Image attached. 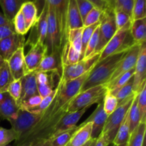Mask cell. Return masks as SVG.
<instances>
[{
  "instance_id": "cell-56",
  "label": "cell",
  "mask_w": 146,
  "mask_h": 146,
  "mask_svg": "<svg viewBox=\"0 0 146 146\" xmlns=\"http://www.w3.org/2000/svg\"><path fill=\"white\" fill-rule=\"evenodd\" d=\"M41 1H44V2H45V0H34V4H36V6H37V4H38V6H39V4H41Z\"/></svg>"
},
{
  "instance_id": "cell-47",
  "label": "cell",
  "mask_w": 146,
  "mask_h": 146,
  "mask_svg": "<svg viewBox=\"0 0 146 146\" xmlns=\"http://www.w3.org/2000/svg\"><path fill=\"white\" fill-rule=\"evenodd\" d=\"M102 11H101L98 9L96 8V7H94L88 12V14H87L86 17L84 19V22H83L84 27H89V26H91L93 24H95L96 23L99 22L101 16H102Z\"/></svg>"
},
{
  "instance_id": "cell-49",
  "label": "cell",
  "mask_w": 146,
  "mask_h": 146,
  "mask_svg": "<svg viewBox=\"0 0 146 146\" xmlns=\"http://www.w3.org/2000/svg\"><path fill=\"white\" fill-rule=\"evenodd\" d=\"M42 101V98L39 95H36L29 98L27 99L26 101H23L19 105L20 109L26 110V111H31L35 109L37 106H39Z\"/></svg>"
},
{
  "instance_id": "cell-51",
  "label": "cell",
  "mask_w": 146,
  "mask_h": 146,
  "mask_svg": "<svg viewBox=\"0 0 146 146\" xmlns=\"http://www.w3.org/2000/svg\"><path fill=\"white\" fill-rule=\"evenodd\" d=\"M76 2L80 15H81L82 21L84 22L85 17L94 7L88 0H76Z\"/></svg>"
},
{
  "instance_id": "cell-45",
  "label": "cell",
  "mask_w": 146,
  "mask_h": 146,
  "mask_svg": "<svg viewBox=\"0 0 146 146\" xmlns=\"http://www.w3.org/2000/svg\"><path fill=\"white\" fill-rule=\"evenodd\" d=\"M146 0H134L131 21L146 17Z\"/></svg>"
},
{
  "instance_id": "cell-6",
  "label": "cell",
  "mask_w": 146,
  "mask_h": 146,
  "mask_svg": "<svg viewBox=\"0 0 146 146\" xmlns=\"http://www.w3.org/2000/svg\"><path fill=\"white\" fill-rule=\"evenodd\" d=\"M89 72L70 81H63L60 78L58 84V92L56 96V101L59 108L68 107L71 100L79 94Z\"/></svg>"
},
{
  "instance_id": "cell-57",
  "label": "cell",
  "mask_w": 146,
  "mask_h": 146,
  "mask_svg": "<svg viewBox=\"0 0 146 146\" xmlns=\"http://www.w3.org/2000/svg\"><path fill=\"white\" fill-rule=\"evenodd\" d=\"M34 146H46L45 141H44V142H42V143H38V144H36V145H34Z\"/></svg>"
},
{
  "instance_id": "cell-8",
  "label": "cell",
  "mask_w": 146,
  "mask_h": 146,
  "mask_svg": "<svg viewBox=\"0 0 146 146\" xmlns=\"http://www.w3.org/2000/svg\"><path fill=\"white\" fill-rule=\"evenodd\" d=\"M100 54H94L87 59L80 60L75 64L61 67V80L63 81H70L81 76L89 72L98 63Z\"/></svg>"
},
{
  "instance_id": "cell-18",
  "label": "cell",
  "mask_w": 146,
  "mask_h": 146,
  "mask_svg": "<svg viewBox=\"0 0 146 146\" xmlns=\"http://www.w3.org/2000/svg\"><path fill=\"white\" fill-rule=\"evenodd\" d=\"M89 108L90 107H86L83 109L75 111V112H67L58 121L51 137L64 131L76 128L77 123L79 121L84 114L88 111V109H89Z\"/></svg>"
},
{
  "instance_id": "cell-59",
  "label": "cell",
  "mask_w": 146,
  "mask_h": 146,
  "mask_svg": "<svg viewBox=\"0 0 146 146\" xmlns=\"http://www.w3.org/2000/svg\"><path fill=\"white\" fill-rule=\"evenodd\" d=\"M96 139H93L92 142H91V145H90V146H94V145H95Z\"/></svg>"
},
{
  "instance_id": "cell-16",
  "label": "cell",
  "mask_w": 146,
  "mask_h": 146,
  "mask_svg": "<svg viewBox=\"0 0 146 146\" xmlns=\"http://www.w3.org/2000/svg\"><path fill=\"white\" fill-rule=\"evenodd\" d=\"M23 46H25V37L15 33L0 40V56L4 61H7L19 48Z\"/></svg>"
},
{
  "instance_id": "cell-21",
  "label": "cell",
  "mask_w": 146,
  "mask_h": 146,
  "mask_svg": "<svg viewBox=\"0 0 146 146\" xmlns=\"http://www.w3.org/2000/svg\"><path fill=\"white\" fill-rule=\"evenodd\" d=\"M48 71H58L61 74V52L56 51L46 54L34 73Z\"/></svg>"
},
{
  "instance_id": "cell-17",
  "label": "cell",
  "mask_w": 146,
  "mask_h": 146,
  "mask_svg": "<svg viewBox=\"0 0 146 146\" xmlns=\"http://www.w3.org/2000/svg\"><path fill=\"white\" fill-rule=\"evenodd\" d=\"M24 46H25L19 48L7 61L14 80L22 78L27 74L24 62Z\"/></svg>"
},
{
  "instance_id": "cell-11",
  "label": "cell",
  "mask_w": 146,
  "mask_h": 146,
  "mask_svg": "<svg viewBox=\"0 0 146 146\" xmlns=\"http://www.w3.org/2000/svg\"><path fill=\"white\" fill-rule=\"evenodd\" d=\"M44 45L47 48V54L53 52H61L60 46V35L56 19L52 9L48 5V27Z\"/></svg>"
},
{
  "instance_id": "cell-27",
  "label": "cell",
  "mask_w": 146,
  "mask_h": 146,
  "mask_svg": "<svg viewBox=\"0 0 146 146\" xmlns=\"http://www.w3.org/2000/svg\"><path fill=\"white\" fill-rule=\"evenodd\" d=\"M20 11L22 14L25 20L27 29L33 28L38 19V10L36 4L32 1H27L22 4L20 8Z\"/></svg>"
},
{
  "instance_id": "cell-43",
  "label": "cell",
  "mask_w": 146,
  "mask_h": 146,
  "mask_svg": "<svg viewBox=\"0 0 146 146\" xmlns=\"http://www.w3.org/2000/svg\"><path fill=\"white\" fill-rule=\"evenodd\" d=\"M12 24L16 34H19V35L24 36L28 32L25 20H24L22 14L20 11H19L18 13L15 15V17H14L12 20Z\"/></svg>"
},
{
  "instance_id": "cell-36",
  "label": "cell",
  "mask_w": 146,
  "mask_h": 146,
  "mask_svg": "<svg viewBox=\"0 0 146 146\" xmlns=\"http://www.w3.org/2000/svg\"><path fill=\"white\" fill-rule=\"evenodd\" d=\"M137 97L135 95L132 101L129 109V123H130V133H132L139 125L141 119H140V113L137 104Z\"/></svg>"
},
{
  "instance_id": "cell-54",
  "label": "cell",
  "mask_w": 146,
  "mask_h": 146,
  "mask_svg": "<svg viewBox=\"0 0 146 146\" xmlns=\"http://www.w3.org/2000/svg\"><path fill=\"white\" fill-rule=\"evenodd\" d=\"M94 146H108L106 143L105 140L104 139L101 134H100L98 138H96V143Z\"/></svg>"
},
{
  "instance_id": "cell-23",
  "label": "cell",
  "mask_w": 146,
  "mask_h": 146,
  "mask_svg": "<svg viewBox=\"0 0 146 146\" xmlns=\"http://www.w3.org/2000/svg\"><path fill=\"white\" fill-rule=\"evenodd\" d=\"M21 81H22V90H21V96L17 103L18 105L29 98L30 97L38 94L35 73L33 72L26 74L21 78Z\"/></svg>"
},
{
  "instance_id": "cell-20",
  "label": "cell",
  "mask_w": 146,
  "mask_h": 146,
  "mask_svg": "<svg viewBox=\"0 0 146 146\" xmlns=\"http://www.w3.org/2000/svg\"><path fill=\"white\" fill-rule=\"evenodd\" d=\"M107 118L108 115L104 111L102 101L98 104L95 111L83 123H86L88 122L92 123V132H91L92 139H96L101 133Z\"/></svg>"
},
{
  "instance_id": "cell-61",
  "label": "cell",
  "mask_w": 146,
  "mask_h": 146,
  "mask_svg": "<svg viewBox=\"0 0 146 146\" xmlns=\"http://www.w3.org/2000/svg\"><path fill=\"white\" fill-rule=\"evenodd\" d=\"M113 146H128V144H125V145H114V144H113Z\"/></svg>"
},
{
  "instance_id": "cell-22",
  "label": "cell",
  "mask_w": 146,
  "mask_h": 146,
  "mask_svg": "<svg viewBox=\"0 0 146 146\" xmlns=\"http://www.w3.org/2000/svg\"><path fill=\"white\" fill-rule=\"evenodd\" d=\"M92 123H81L73 134L71 140L66 146H83L88 143L91 138Z\"/></svg>"
},
{
  "instance_id": "cell-40",
  "label": "cell",
  "mask_w": 146,
  "mask_h": 146,
  "mask_svg": "<svg viewBox=\"0 0 146 146\" xmlns=\"http://www.w3.org/2000/svg\"><path fill=\"white\" fill-rule=\"evenodd\" d=\"M134 0H112L111 7L113 10H121L132 17Z\"/></svg>"
},
{
  "instance_id": "cell-46",
  "label": "cell",
  "mask_w": 146,
  "mask_h": 146,
  "mask_svg": "<svg viewBox=\"0 0 146 146\" xmlns=\"http://www.w3.org/2000/svg\"><path fill=\"white\" fill-rule=\"evenodd\" d=\"M21 90H22V81H21V78H20V79L14 80L10 84L7 89V93L11 96V98L16 102L18 103L21 96Z\"/></svg>"
},
{
  "instance_id": "cell-62",
  "label": "cell",
  "mask_w": 146,
  "mask_h": 146,
  "mask_svg": "<svg viewBox=\"0 0 146 146\" xmlns=\"http://www.w3.org/2000/svg\"><path fill=\"white\" fill-rule=\"evenodd\" d=\"M108 1H109L110 4H111V1H112V0H108Z\"/></svg>"
},
{
  "instance_id": "cell-29",
  "label": "cell",
  "mask_w": 146,
  "mask_h": 146,
  "mask_svg": "<svg viewBox=\"0 0 146 146\" xmlns=\"http://www.w3.org/2000/svg\"><path fill=\"white\" fill-rule=\"evenodd\" d=\"M80 60H81V54L76 51L68 41H66L63 46L61 52V67L63 66H68L75 64Z\"/></svg>"
},
{
  "instance_id": "cell-13",
  "label": "cell",
  "mask_w": 146,
  "mask_h": 146,
  "mask_svg": "<svg viewBox=\"0 0 146 146\" xmlns=\"http://www.w3.org/2000/svg\"><path fill=\"white\" fill-rule=\"evenodd\" d=\"M133 91L135 95L141 92L144 84H146V44L143 43L140 47L139 54L135 66Z\"/></svg>"
},
{
  "instance_id": "cell-28",
  "label": "cell",
  "mask_w": 146,
  "mask_h": 146,
  "mask_svg": "<svg viewBox=\"0 0 146 146\" xmlns=\"http://www.w3.org/2000/svg\"><path fill=\"white\" fill-rule=\"evenodd\" d=\"M25 1L27 0H0V6L6 19L12 22L14 17Z\"/></svg>"
},
{
  "instance_id": "cell-2",
  "label": "cell",
  "mask_w": 146,
  "mask_h": 146,
  "mask_svg": "<svg viewBox=\"0 0 146 146\" xmlns=\"http://www.w3.org/2000/svg\"><path fill=\"white\" fill-rule=\"evenodd\" d=\"M128 51L114 54L97 63L89 72L80 92L97 86L106 84L115 71L117 66Z\"/></svg>"
},
{
  "instance_id": "cell-3",
  "label": "cell",
  "mask_w": 146,
  "mask_h": 146,
  "mask_svg": "<svg viewBox=\"0 0 146 146\" xmlns=\"http://www.w3.org/2000/svg\"><path fill=\"white\" fill-rule=\"evenodd\" d=\"M131 23V21H130L122 28L117 30L115 34L100 53L98 62L114 54L128 51L135 44L130 33Z\"/></svg>"
},
{
  "instance_id": "cell-9",
  "label": "cell",
  "mask_w": 146,
  "mask_h": 146,
  "mask_svg": "<svg viewBox=\"0 0 146 146\" xmlns=\"http://www.w3.org/2000/svg\"><path fill=\"white\" fill-rule=\"evenodd\" d=\"M44 113V112L34 113L31 111L19 109L17 116L9 121L11 129L18 135V139L28 133L41 119Z\"/></svg>"
},
{
  "instance_id": "cell-34",
  "label": "cell",
  "mask_w": 146,
  "mask_h": 146,
  "mask_svg": "<svg viewBox=\"0 0 146 146\" xmlns=\"http://www.w3.org/2000/svg\"><path fill=\"white\" fill-rule=\"evenodd\" d=\"M146 123H140L138 128L131 133L128 146H143L145 137Z\"/></svg>"
},
{
  "instance_id": "cell-15",
  "label": "cell",
  "mask_w": 146,
  "mask_h": 146,
  "mask_svg": "<svg viewBox=\"0 0 146 146\" xmlns=\"http://www.w3.org/2000/svg\"><path fill=\"white\" fill-rule=\"evenodd\" d=\"M31 47L27 55H24V62L27 74L36 71L44 57L47 54V48L44 44L36 41L31 44Z\"/></svg>"
},
{
  "instance_id": "cell-53",
  "label": "cell",
  "mask_w": 146,
  "mask_h": 146,
  "mask_svg": "<svg viewBox=\"0 0 146 146\" xmlns=\"http://www.w3.org/2000/svg\"><path fill=\"white\" fill-rule=\"evenodd\" d=\"M15 34L14 27L9 25H0V40Z\"/></svg>"
},
{
  "instance_id": "cell-30",
  "label": "cell",
  "mask_w": 146,
  "mask_h": 146,
  "mask_svg": "<svg viewBox=\"0 0 146 146\" xmlns=\"http://www.w3.org/2000/svg\"><path fill=\"white\" fill-rule=\"evenodd\" d=\"M131 133H130V123H129V111L125 115L123 121L121 123L115 139L112 144L117 145L128 144Z\"/></svg>"
},
{
  "instance_id": "cell-5",
  "label": "cell",
  "mask_w": 146,
  "mask_h": 146,
  "mask_svg": "<svg viewBox=\"0 0 146 146\" xmlns=\"http://www.w3.org/2000/svg\"><path fill=\"white\" fill-rule=\"evenodd\" d=\"M108 92L105 85H99L80 92L69 103L67 112H75L86 107H91L94 104L102 102Z\"/></svg>"
},
{
  "instance_id": "cell-24",
  "label": "cell",
  "mask_w": 146,
  "mask_h": 146,
  "mask_svg": "<svg viewBox=\"0 0 146 146\" xmlns=\"http://www.w3.org/2000/svg\"><path fill=\"white\" fill-rule=\"evenodd\" d=\"M66 24L67 34H68L69 30L84 27L82 19L80 15L76 0H69L68 11H67Z\"/></svg>"
},
{
  "instance_id": "cell-25",
  "label": "cell",
  "mask_w": 146,
  "mask_h": 146,
  "mask_svg": "<svg viewBox=\"0 0 146 146\" xmlns=\"http://www.w3.org/2000/svg\"><path fill=\"white\" fill-rule=\"evenodd\" d=\"M48 4L45 0L41 13L37 19V21L34 26L36 27V41L44 44L46 37L47 27H48Z\"/></svg>"
},
{
  "instance_id": "cell-14",
  "label": "cell",
  "mask_w": 146,
  "mask_h": 146,
  "mask_svg": "<svg viewBox=\"0 0 146 146\" xmlns=\"http://www.w3.org/2000/svg\"><path fill=\"white\" fill-rule=\"evenodd\" d=\"M141 45V44H135L128 49L126 54H125V56L121 60L118 65L117 66L115 71L112 74L108 83L111 82L113 80H115V78L119 77L120 76L123 75V74L128 72L130 70L135 68L137 58H138V54H139Z\"/></svg>"
},
{
  "instance_id": "cell-31",
  "label": "cell",
  "mask_w": 146,
  "mask_h": 146,
  "mask_svg": "<svg viewBox=\"0 0 146 146\" xmlns=\"http://www.w3.org/2000/svg\"><path fill=\"white\" fill-rule=\"evenodd\" d=\"M134 72H135V68L130 70V71L125 73V74H123V75L120 76L119 77L115 78V80H113V81H111V82H109L108 83V84H105L107 89H108V92H109L110 94L115 96V94H116L117 91H118L121 87L125 85L131 78H133Z\"/></svg>"
},
{
  "instance_id": "cell-26",
  "label": "cell",
  "mask_w": 146,
  "mask_h": 146,
  "mask_svg": "<svg viewBox=\"0 0 146 146\" xmlns=\"http://www.w3.org/2000/svg\"><path fill=\"white\" fill-rule=\"evenodd\" d=\"M130 33L135 44H142L146 40V17L131 21Z\"/></svg>"
},
{
  "instance_id": "cell-52",
  "label": "cell",
  "mask_w": 146,
  "mask_h": 146,
  "mask_svg": "<svg viewBox=\"0 0 146 146\" xmlns=\"http://www.w3.org/2000/svg\"><path fill=\"white\" fill-rule=\"evenodd\" d=\"M88 1H89L92 4L94 7L98 9L103 12L108 9L112 7L108 0H88Z\"/></svg>"
},
{
  "instance_id": "cell-58",
  "label": "cell",
  "mask_w": 146,
  "mask_h": 146,
  "mask_svg": "<svg viewBox=\"0 0 146 146\" xmlns=\"http://www.w3.org/2000/svg\"><path fill=\"white\" fill-rule=\"evenodd\" d=\"M92 141H93V139H91L89 141H88V143H86L85 145H84L83 146H90V145H91V142H92Z\"/></svg>"
},
{
  "instance_id": "cell-7",
  "label": "cell",
  "mask_w": 146,
  "mask_h": 146,
  "mask_svg": "<svg viewBox=\"0 0 146 146\" xmlns=\"http://www.w3.org/2000/svg\"><path fill=\"white\" fill-rule=\"evenodd\" d=\"M116 31L114 11L113 7H111L103 12L100 19L98 43L94 54H100L101 52Z\"/></svg>"
},
{
  "instance_id": "cell-48",
  "label": "cell",
  "mask_w": 146,
  "mask_h": 146,
  "mask_svg": "<svg viewBox=\"0 0 146 146\" xmlns=\"http://www.w3.org/2000/svg\"><path fill=\"white\" fill-rule=\"evenodd\" d=\"M57 92H58V86H57L56 88L52 91L51 94H49L48 96H47L45 98H42V101H41V104H39L38 106H37L33 111H31V112L34 113H41L44 112L47 109L48 106L51 104V103L54 101V98L56 96Z\"/></svg>"
},
{
  "instance_id": "cell-55",
  "label": "cell",
  "mask_w": 146,
  "mask_h": 146,
  "mask_svg": "<svg viewBox=\"0 0 146 146\" xmlns=\"http://www.w3.org/2000/svg\"><path fill=\"white\" fill-rule=\"evenodd\" d=\"M0 25L13 26V24L12 22L9 21L7 19H6V17L4 16V14H2L0 12Z\"/></svg>"
},
{
  "instance_id": "cell-32",
  "label": "cell",
  "mask_w": 146,
  "mask_h": 146,
  "mask_svg": "<svg viewBox=\"0 0 146 146\" xmlns=\"http://www.w3.org/2000/svg\"><path fill=\"white\" fill-rule=\"evenodd\" d=\"M77 128H78V126H76V128L74 129L64 131L54 136L51 137L45 141L46 146H66Z\"/></svg>"
},
{
  "instance_id": "cell-35",
  "label": "cell",
  "mask_w": 146,
  "mask_h": 146,
  "mask_svg": "<svg viewBox=\"0 0 146 146\" xmlns=\"http://www.w3.org/2000/svg\"><path fill=\"white\" fill-rule=\"evenodd\" d=\"M133 78H131L115 94V96L116 97L117 100H118V106L123 104L128 99L133 98L135 96V95L133 91Z\"/></svg>"
},
{
  "instance_id": "cell-12",
  "label": "cell",
  "mask_w": 146,
  "mask_h": 146,
  "mask_svg": "<svg viewBox=\"0 0 146 146\" xmlns=\"http://www.w3.org/2000/svg\"><path fill=\"white\" fill-rule=\"evenodd\" d=\"M38 95L42 98L51 94L59 83L61 74L58 71L35 73Z\"/></svg>"
},
{
  "instance_id": "cell-10",
  "label": "cell",
  "mask_w": 146,
  "mask_h": 146,
  "mask_svg": "<svg viewBox=\"0 0 146 146\" xmlns=\"http://www.w3.org/2000/svg\"><path fill=\"white\" fill-rule=\"evenodd\" d=\"M48 5L54 11L60 35V46L62 50L63 46L68 39L66 29L67 11L69 0H46Z\"/></svg>"
},
{
  "instance_id": "cell-33",
  "label": "cell",
  "mask_w": 146,
  "mask_h": 146,
  "mask_svg": "<svg viewBox=\"0 0 146 146\" xmlns=\"http://www.w3.org/2000/svg\"><path fill=\"white\" fill-rule=\"evenodd\" d=\"M7 61L0 66V94L7 92L9 86L14 81Z\"/></svg>"
},
{
  "instance_id": "cell-41",
  "label": "cell",
  "mask_w": 146,
  "mask_h": 146,
  "mask_svg": "<svg viewBox=\"0 0 146 146\" xmlns=\"http://www.w3.org/2000/svg\"><path fill=\"white\" fill-rule=\"evenodd\" d=\"M118 102L116 97L109 92H107L103 100V107L108 116L115 111L118 108Z\"/></svg>"
},
{
  "instance_id": "cell-37",
  "label": "cell",
  "mask_w": 146,
  "mask_h": 146,
  "mask_svg": "<svg viewBox=\"0 0 146 146\" xmlns=\"http://www.w3.org/2000/svg\"><path fill=\"white\" fill-rule=\"evenodd\" d=\"M84 27L80 29L69 30L68 33V39L67 41L72 46L76 51L79 52L81 55V36Z\"/></svg>"
},
{
  "instance_id": "cell-39",
  "label": "cell",
  "mask_w": 146,
  "mask_h": 146,
  "mask_svg": "<svg viewBox=\"0 0 146 146\" xmlns=\"http://www.w3.org/2000/svg\"><path fill=\"white\" fill-rule=\"evenodd\" d=\"M99 24L100 21L96 23V24L89 26V27H84V30H83L82 32V36H81V60L84 58L86 48V46L88 44V41H89L90 38H91L94 31L99 26Z\"/></svg>"
},
{
  "instance_id": "cell-19",
  "label": "cell",
  "mask_w": 146,
  "mask_h": 146,
  "mask_svg": "<svg viewBox=\"0 0 146 146\" xmlns=\"http://www.w3.org/2000/svg\"><path fill=\"white\" fill-rule=\"evenodd\" d=\"M20 108L7 92L0 94V118L9 121L17 116Z\"/></svg>"
},
{
  "instance_id": "cell-44",
  "label": "cell",
  "mask_w": 146,
  "mask_h": 146,
  "mask_svg": "<svg viewBox=\"0 0 146 146\" xmlns=\"http://www.w3.org/2000/svg\"><path fill=\"white\" fill-rule=\"evenodd\" d=\"M98 36H99V26L96 29L92 36L90 38L89 41H88V44H87L83 59H87L90 56L94 55L96 48L97 47V45H98Z\"/></svg>"
},
{
  "instance_id": "cell-1",
  "label": "cell",
  "mask_w": 146,
  "mask_h": 146,
  "mask_svg": "<svg viewBox=\"0 0 146 146\" xmlns=\"http://www.w3.org/2000/svg\"><path fill=\"white\" fill-rule=\"evenodd\" d=\"M67 108H59L55 97L51 105L44 111L41 119L28 133L16 141L14 146L21 143H29L31 146H34L47 141L54 133L58 121L67 113Z\"/></svg>"
},
{
  "instance_id": "cell-38",
  "label": "cell",
  "mask_w": 146,
  "mask_h": 146,
  "mask_svg": "<svg viewBox=\"0 0 146 146\" xmlns=\"http://www.w3.org/2000/svg\"><path fill=\"white\" fill-rule=\"evenodd\" d=\"M137 104L140 113V123H146V84H144L141 92L138 94Z\"/></svg>"
},
{
  "instance_id": "cell-50",
  "label": "cell",
  "mask_w": 146,
  "mask_h": 146,
  "mask_svg": "<svg viewBox=\"0 0 146 146\" xmlns=\"http://www.w3.org/2000/svg\"><path fill=\"white\" fill-rule=\"evenodd\" d=\"M115 16V22L117 30L120 29L123 27L131 21V17L128 14L121 10H113Z\"/></svg>"
},
{
  "instance_id": "cell-42",
  "label": "cell",
  "mask_w": 146,
  "mask_h": 146,
  "mask_svg": "<svg viewBox=\"0 0 146 146\" xmlns=\"http://www.w3.org/2000/svg\"><path fill=\"white\" fill-rule=\"evenodd\" d=\"M19 136L11 128L7 129L0 126V146H7L10 143L16 141Z\"/></svg>"
},
{
  "instance_id": "cell-60",
  "label": "cell",
  "mask_w": 146,
  "mask_h": 146,
  "mask_svg": "<svg viewBox=\"0 0 146 146\" xmlns=\"http://www.w3.org/2000/svg\"><path fill=\"white\" fill-rule=\"evenodd\" d=\"M4 62V60L3 59L2 57H1V56H0V66H1V64H2Z\"/></svg>"
},
{
  "instance_id": "cell-4",
  "label": "cell",
  "mask_w": 146,
  "mask_h": 146,
  "mask_svg": "<svg viewBox=\"0 0 146 146\" xmlns=\"http://www.w3.org/2000/svg\"><path fill=\"white\" fill-rule=\"evenodd\" d=\"M134 97L118 106L115 111L108 115L107 118L101 134L108 146L113 142L118 129L129 111Z\"/></svg>"
}]
</instances>
